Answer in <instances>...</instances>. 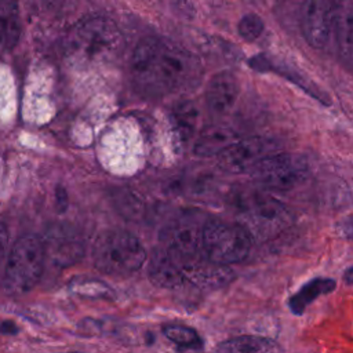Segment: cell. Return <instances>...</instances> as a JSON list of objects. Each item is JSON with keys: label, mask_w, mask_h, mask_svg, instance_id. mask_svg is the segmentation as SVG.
Segmentation results:
<instances>
[{"label": "cell", "mask_w": 353, "mask_h": 353, "mask_svg": "<svg viewBox=\"0 0 353 353\" xmlns=\"http://www.w3.org/2000/svg\"><path fill=\"white\" fill-rule=\"evenodd\" d=\"M148 274L152 284L160 288H176L185 281L179 261L164 248L153 251Z\"/></svg>", "instance_id": "obj_12"}, {"label": "cell", "mask_w": 353, "mask_h": 353, "mask_svg": "<svg viewBox=\"0 0 353 353\" xmlns=\"http://www.w3.org/2000/svg\"><path fill=\"white\" fill-rule=\"evenodd\" d=\"M237 29L241 39L245 41H255L258 37H261L265 29V23L259 15L248 12L240 19Z\"/></svg>", "instance_id": "obj_22"}, {"label": "cell", "mask_w": 353, "mask_h": 353, "mask_svg": "<svg viewBox=\"0 0 353 353\" xmlns=\"http://www.w3.org/2000/svg\"><path fill=\"white\" fill-rule=\"evenodd\" d=\"M171 117L178 138L182 142L189 141L193 137L199 121V109L194 102L189 99L176 102L172 108Z\"/></svg>", "instance_id": "obj_19"}, {"label": "cell", "mask_w": 353, "mask_h": 353, "mask_svg": "<svg viewBox=\"0 0 353 353\" xmlns=\"http://www.w3.org/2000/svg\"><path fill=\"white\" fill-rule=\"evenodd\" d=\"M335 287H336V283L334 279H330V277L312 279L307 283H305L294 295L290 296L288 307L294 314L301 316L309 303H312L320 295L332 292Z\"/></svg>", "instance_id": "obj_17"}, {"label": "cell", "mask_w": 353, "mask_h": 353, "mask_svg": "<svg viewBox=\"0 0 353 353\" xmlns=\"http://www.w3.org/2000/svg\"><path fill=\"white\" fill-rule=\"evenodd\" d=\"M92 258L95 268L105 274L130 276L143 265L146 251L132 233L108 229L97 237Z\"/></svg>", "instance_id": "obj_3"}, {"label": "cell", "mask_w": 353, "mask_h": 353, "mask_svg": "<svg viewBox=\"0 0 353 353\" xmlns=\"http://www.w3.org/2000/svg\"><path fill=\"white\" fill-rule=\"evenodd\" d=\"M46 255L48 254L52 262L58 266H69L79 261L83 252V245L80 241L63 232H52L48 234L47 243H44Z\"/></svg>", "instance_id": "obj_14"}, {"label": "cell", "mask_w": 353, "mask_h": 353, "mask_svg": "<svg viewBox=\"0 0 353 353\" xmlns=\"http://www.w3.org/2000/svg\"><path fill=\"white\" fill-rule=\"evenodd\" d=\"M7 247H8V232H7L6 226L3 223H0V263L6 258Z\"/></svg>", "instance_id": "obj_23"}, {"label": "cell", "mask_w": 353, "mask_h": 353, "mask_svg": "<svg viewBox=\"0 0 353 353\" xmlns=\"http://www.w3.org/2000/svg\"><path fill=\"white\" fill-rule=\"evenodd\" d=\"M205 218L199 211H185L171 218L160 232L163 248L178 261L193 256L201 245Z\"/></svg>", "instance_id": "obj_8"}, {"label": "cell", "mask_w": 353, "mask_h": 353, "mask_svg": "<svg viewBox=\"0 0 353 353\" xmlns=\"http://www.w3.org/2000/svg\"><path fill=\"white\" fill-rule=\"evenodd\" d=\"M252 244L250 233L237 222L207 219L201 234V247L212 262L230 265L243 261Z\"/></svg>", "instance_id": "obj_6"}, {"label": "cell", "mask_w": 353, "mask_h": 353, "mask_svg": "<svg viewBox=\"0 0 353 353\" xmlns=\"http://www.w3.org/2000/svg\"><path fill=\"white\" fill-rule=\"evenodd\" d=\"M240 85L232 72L216 73L205 88V105L212 116H223L232 110L239 98Z\"/></svg>", "instance_id": "obj_11"}, {"label": "cell", "mask_w": 353, "mask_h": 353, "mask_svg": "<svg viewBox=\"0 0 353 353\" xmlns=\"http://www.w3.org/2000/svg\"><path fill=\"white\" fill-rule=\"evenodd\" d=\"M124 40L119 26L106 17L79 21L63 41L65 55L77 65H98L110 61Z\"/></svg>", "instance_id": "obj_2"}, {"label": "cell", "mask_w": 353, "mask_h": 353, "mask_svg": "<svg viewBox=\"0 0 353 353\" xmlns=\"http://www.w3.org/2000/svg\"><path fill=\"white\" fill-rule=\"evenodd\" d=\"M343 279H345L346 284H349V285L352 284V281H353V268H352V266H349V268L345 270Z\"/></svg>", "instance_id": "obj_25"}, {"label": "cell", "mask_w": 353, "mask_h": 353, "mask_svg": "<svg viewBox=\"0 0 353 353\" xmlns=\"http://www.w3.org/2000/svg\"><path fill=\"white\" fill-rule=\"evenodd\" d=\"M237 139L239 135L230 127L211 125L199 134L193 145V153L200 157L218 156Z\"/></svg>", "instance_id": "obj_13"}, {"label": "cell", "mask_w": 353, "mask_h": 353, "mask_svg": "<svg viewBox=\"0 0 353 353\" xmlns=\"http://www.w3.org/2000/svg\"><path fill=\"white\" fill-rule=\"evenodd\" d=\"M1 331L6 332V334H15L18 330H17V327L14 325V323H11V321H4V323L1 324Z\"/></svg>", "instance_id": "obj_24"}, {"label": "cell", "mask_w": 353, "mask_h": 353, "mask_svg": "<svg viewBox=\"0 0 353 353\" xmlns=\"http://www.w3.org/2000/svg\"><path fill=\"white\" fill-rule=\"evenodd\" d=\"M214 353H283L280 345L266 336L240 335L218 343Z\"/></svg>", "instance_id": "obj_15"}, {"label": "cell", "mask_w": 353, "mask_h": 353, "mask_svg": "<svg viewBox=\"0 0 353 353\" xmlns=\"http://www.w3.org/2000/svg\"><path fill=\"white\" fill-rule=\"evenodd\" d=\"M68 353H83V352H68Z\"/></svg>", "instance_id": "obj_27"}, {"label": "cell", "mask_w": 353, "mask_h": 353, "mask_svg": "<svg viewBox=\"0 0 353 353\" xmlns=\"http://www.w3.org/2000/svg\"><path fill=\"white\" fill-rule=\"evenodd\" d=\"M239 223L258 240H270L283 233L291 223L292 218L287 207L261 192H247L237 200Z\"/></svg>", "instance_id": "obj_4"}, {"label": "cell", "mask_w": 353, "mask_h": 353, "mask_svg": "<svg viewBox=\"0 0 353 353\" xmlns=\"http://www.w3.org/2000/svg\"><path fill=\"white\" fill-rule=\"evenodd\" d=\"M46 261L43 240L34 234L22 236L12 245L4 268L1 288L7 295H23L39 283Z\"/></svg>", "instance_id": "obj_5"}, {"label": "cell", "mask_w": 353, "mask_h": 353, "mask_svg": "<svg viewBox=\"0 0 353 353\" xmlns=\"http://www.w3.org/2000/svg\"><path fill=\"white\" fill-rule=\"evenodd\" d=\"M336 29L338 50L346 68L352 65L353 55V7L352 0H343L334 19Z\"/></svg>", "instance_id": "obj_16"}, {"label": "cell", "mask_w": 353, "mask_h": 353, "mask_svg": "<svg viewBox=\"0 0 353 353\" xmlns=\"http://www.w3.org/2000/svg\"><path fill=\"white\" fill-rule=\"evenodd\" d=\"M179 265L185 280L205 291L223 288L230 284L236 277L234 272L229 268V265L216 263L210 261L208 258H197L196 255L181 259Z\"/></svg>", "instance_id": "obj_10"}, {"label": "cell", "mask_w": 353, "mask_h": 353, "mask_svg": "<svg viewBox=\"0 0 353 353\" xmlns=\"http://www.w3.org/2000/svg\"><path fill=\"white\" fill-rule=\"evenodd\" d=\"M130 70L135 85L153 97L188 90L201 74L200 62L192 52L157 36H146L138 41Z\"/></svg>", "instance_id": "obj_1"}, {"label": "cell", "mask_w": 353, "mask_h": 353, "mask_svg": "<svg viewBox=\"0 0 353 353\" xmlns=\"http://www.w3.org/2000/svg\"><path fill=\"white\" fill-rule=\"evenodd\" d=\"M22 32L18 0H0V47L12 48Z\"/></svg>", "instance_id": "obj_18"}, {"label": "cell", "mask_w": 353, "mask_h": 353, "mask_svg": "<svg viewBox=\"0 0 353 353\" xmlns=\"http://www.w3.org/2000/svg\"><path fill=\"white\" fill-rule=\"evenodd\" d=\"M164 335L176 346L183 349H201L203 342L194 328L181 324H171L163 327Z\"/></svg>", "instance_id": "obj_20"}, {"label": "cell", "mask_w": 353, "mask_h": 353, "mask_svg": "<svg viewBox=\"0 0 353 353\" xmlns=\"http://www.w3.org/2000/svg\"><path fill=\"white\" fill-rule=\"evenodd\" d=\"M276 148V142L269 138H239L218 154V165L223 171L232 174L250 172L258 161H261L268 154L274 153Z\"/></svg>", "instance_id": "obj_9"}, {"label": "cell", "mask_w": 353, "mask_h": 353, "mask_svg": "<svg viewBox=\"0 0 353 353\" xmlns=\"http://www.w3.org/2000/svg\"><path fill=\"white\" fill-rule=\"evenodd\" d=\"M307 0H299V6H302V4H305Z\"/></svg>", "instance_id": "obj_26"}, {"label": "cell", "mask_w": 353, "mask_h": 353, "mask_svg": "<svg viewBox=\"0 0 353 353\" xmlns=\"http://www.w3.org/2000/svg\"><path fill=\"white\" fill-rule=\"evenodd\" d=\"M74 291H76V294L84 295L88 298H99V299L113 298V290L106 283L97 280V279L76 281Z\"/></svg>", "instance_id": "obj_21"}, {"label": "cell", "mask_w": 353, "mask_h": 353, "mask_svg": "<svg viewBox=\"0 0 353 353\" xmlns=\"http://www.w3.org/2000/svg\"><path fill=\"white\" fill-rule=\"evenodd\" d=\"M309 171V163L303 156L274 152L258 161L250 174L262 188L283 192L302 183Z\"/></svg>", "instance_id": "obj_7"}]
</instances>
